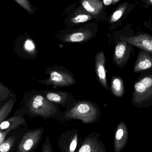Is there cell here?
<instances>
[{
	"label": "cell",
	"instance_id": "obj_13",
	"mask_svg": "<svg viewBox=\"0 0 152 152\" xmlns=\"http://www.w3.org/2000/svg\"><path fill=\"white\" fill-rule=\"evenodd\" d=\"M49 83L57 86H69L75 83V80L70 75L60 71H53L50 73Z\"/></svg>",
	"mask_w": 152,
	"mask_h": 152
},
{
	"label": "cell",
	"instance_id": "obj_18",
	"mask_svg": "<svg viewBox=\"0 0 152 152\" xmlns=\"http://www.w3.org/2000/svg\"><path fill=\"white\" fill-rule=\"evenodd\" d=\"M14 99H10L4 104L0 109V122L5 121L6 117L11 113L15 104Z\"/></svg>",
	"mask_w": 152,
	"mask_h": 152
},
{
	"label": "cell",
	"instance_id": "obj_17",
	"mask_svg": "<svg viewBox=\"0 0 152 152\" xmlns=\"http://www.w3.org/2000/svg\"><path fill=\"white\" fill-rule=\"evenodd\" d=\"M92 35V33L88 31L77 32L68 35L65 40L68 42H80L88 39Z\"/></svg>",
	"mask_w": 152,
	"mask_h": 152
},
{
	"label": "cell",
	"instance_id": "obj_25",
	"mask_svg": "<svg viewBox=\"0 0 152 152\" xmlns=\"http://www.w3.org/2000/svg\"><path fill=\"white\" fill-rule=\"evenodd\" d=\"M15 1L17 2L18 5L23 7L25 10L29 13L32 12V9L29 4V1L27 0H15Z\"/></svg>",
	"mask_w": 152,
	"mask_h": 152
},
{
	"label": "cell",
	"instance_id": "obj_8",
	"mask_svg": "<svg viewBox=\"0 0 152 152\" xmlns=\"http://www.w3.org/2000/svg\"><path fill=\"white\" fill-rule=\"evenodd\" d=\"M131 49L128 43L121 41L118 42L115 48L114 53V63L119 68L125 66L129 58Z\"/></svg>",
	"mask_w": 152,
	"mask_h": 152
},
{
	"label": "cell",
	"instance_id": "obj_26",
	"mask_svg": "<svg viewBox=\"0 0 152 152\" xmlns=\"http://www.w3.org/2000/svg\"><path fill=\"white\" fill-rule=\"evenodd\" d=\"M10 131H11V130L7 129L0 131V145L5 141V138Z\"/></svg>",
	"mask_w": 152,
	"mask_h": 152
},
{
	"label": "cell",
	"instance_id": "obj_23",
	"mask_svg": "<svg viewBox=\"0 0 152 152\" xmlns=\"http://www.w3.org/2000/svg\"><path fill=\"white\" fill-rule=\"evenodd\" d=\"M24 48L26 51L31 53L35 50V44L32 40L28 39L25 42L24 44Z\"/></svg>",
	"mask_w": 152,
	"mask_h": 152
},
{
	"label": "cell",
	"instance_id": "obj_4",
	"mask_svg": "<svg viewBox=\"0 0 152 152\" xmlns=\"http://www.w3.org/2000/svg\"><path fill=\"white\" fill-rule=\"evenodd\" d=\"M44 129L42 127L35 129L26 133L18 145V152H30L40 141Z\"/></svg>",
	"mask_w": 152,
	"mask_h": 152
},
{
	"label": "cell",
	"instance_id": "obj_14",
	"mask_svg": "<svg viewBox=\"0 0 152 152\" xmlns=\"http://www.w3.org/2000/svg\"><path fill=\"white\" fill-rule=\"evenodd\" d=\"M26 122L23 116L20 115H14L13 117L7 120H5L0 124L1 131L10 129L11 130L21 125H25Z\"/></svg>",
	"mask_w": 152,
	"mask_h": 152
},
{
	"label": "cell",
	"instance_id": "obj_20",
	"mask_svg": "<svg viewBox=\"0 0 152 152\" xmlns=\"http://www.w3.org/2000/svg\"><path fill=\"white\" fill-rule=\"evenodd\" d=\"M16 137L11 136L0 145V152H9L15 142Z\"/></svg>",
	"mask_w": 152,
	"mask_h": 152
},
{
	"label": "cell",
	"instance_id": "obj_5",
	"mask_svg": "<svg viewBox=\"0 0 152 152\" xmlns=\"http://www.w3.org/2000/svg\"><path fill=\"white\" fill-rule=\"evenodd\" d=\"M78 152H107L103 141L100 139V134L94 132L86 136Z\"/></svg>",
	"mask_w": 152,
	"mask_h": 152
},
{
	"label": "cell",
	"instance_id": "obj_27",
	"mask_svg": "<svg viewBox=\"0 0 152 152\" xmlns=\"http://www.w3.org/2000/svg\"><path fill=\"white\" fill-rule=\"evenodd\" d=\"M121 0H104L102 2L105 6L111 5H115L116 3L120 2Z\"/></svg>",
	"mask_w": 152,
	"mask_h": 152
},
{
	"label": "cell",
	"instance_id": "obj_9",
	"mask_svg": "<svg viewBox=\"0 0 152 152\" xmlns=\"http://www.w3.org/2000/svg\"><path fill=\"white\" fill-rule=\"evenodd\" d=\"M129 133L128 128L124 121L120 122L115 130L114 138L115 152H120L128 142Z\"/></svg>",
	"mask_w": 152,
	"mask_h": 152
},
{
	"label": "cell",
	"instance_id": "obj_22",
	"mask_svg": "<svg viewBox=\"0 0 152 152\" xmlns=\"http://www.w3.org/2000/svg\"><path fill=\"white\" fill-rule=\"evenodd\" d=\"M10 94L9 90L1 83L0 84V102L7 99Z\"/></svg>",
	"mask_w": 152,
	"mask_h": 152
},
{
	"label": "cell",
	"instance_id": "obj_15",
	"mask_svg": "<svg viewBox=\"0 0 152 152\" xmlns=\"http://www.w3.org/2000/svg\"><path fill=\"white\" fill-rule=\"evenodd\" d=\"M110 91L111 93L117 97H123L125 92L124 83L122 79L119 76H113L112 77Z\"/></svg>",
	"mask_w": 152,
	"mask_h": 152
},
{
	"label": "cell",
	"instance_id": "obj_28",
	"mask_svg": "<svg viewBox=\"0 0 152 152\" xmlns=\"http://www.w3.org/2000/svg\"><path fill=\"white\" fill-rule=\"evenodd\" d=\"M144 2L148 6H152V0H146Z\"/></svg>",
	"mask_w": 152,
	"mask_h": 152
},
{
	"label": "cell",
	"instance_id": "obj_11",
	"mask_svg": "<svg viewBox=\"0 0 152 152\" xmlns=\"http://www.w3.org/2000/svg\"><path fill=\"white\" fill-rule=\"evenodd\" d=\"M105 61V56L103 51H100L97 53L95 58V69L97 77L102 87L107 90L110 91L107 80Z\"/></svg>",
	"mask_w": 152,
	"mask_h": 152
},
{
	"label": "cell",
	"instance_id": "obj_3",
	"mask_svg": "<svg viewBox=\"0 0 152 152\" xmlns=\"http://www.w3.org/2000/svg\"><path fill=\"white\" fill-rule=\"evenodd\" d=\"M27 106L28 114L31 116L38 115L45 119L52 118L58 120L63 114L58 107L42 95L32 97L27 103Z\"/></svg>",
	"mask_w": 152,
	"mask_h": 152
},
{
	"label": "cell",
	"instance_id": "obj_2",
	"mask_svg": "<svg viewBox=\"0 0 152 152\" xmlns=\"http://www.w3.org/2000/svg\"><path fill=\"white\" fill-rule=\"evenodd\" d=\"M132 104L138 108L152 106V72L142 76L133 86Z\"/></svg>",
	"mask_w": 152,
	"mask_h": 152
},
{
	"label": "cell",
	"instance_id": "obj_21",
	"mask_svg": "<svg viewBox=\"0 0 152 152\" xmlns=\"http://www.w3.org/2000/svg\"><path fill=\"white\" fill-rule=\"evenodd\" d=\"M92 17L90 15H86V14H81L75 16L72 19V23H80L84 22H87L89 20L92 19Z\"/></svg>",
	"mask_w": 152,
	"mask_h": 152
},
{
	"label": "cell",
	"instance_id": "obj_16",
	"mask_svg": "<svg viewBox=\"0 0 152 152\" xmlns=\"http://www.w3.org/2000/svg\"><path fill=\"white\" fill-rule=\"evenodd\" d=\"M82 5L86 11L93 15L99 14L103 7V2L99 0L84 1Z\"/></svg>",
	"mask_w": 152,
	"mask_h": 152
},
{
	"label": "cell",
	"instance_id": "obj_1",
	"mask_svg": "<svg viewBox=\"0 0 152 152\" xmlns=\"http://www.w3.org/2000/svg\"><path fill=\"white\" fill-rule=\"evenodd\" d=\"M101 112L99 106L88 101L77 102L72 108L62 114L58 120H77L83 124L97 122L100 120Z\"/></svg>",
	"mask_w": 152,
	"mask_h": 152
},
{
	"label": "cell",
	"instance_id": "obj_7",
	"mask_svg": "<svg viewBox=\"0 0 152 152\" xmlns=\"http://www.w3.org/2000/svg\"><path fill=\"white\" fill-rule=\"evenodd\" d=\"M121 39L152 55V36L150 34L146 33L132 37H121Z\"/></svg>",
	"mask_w": 152,
	"mask_h": 152
},
{
	"label": "cell",
	"instance_id": "obj_24",
	"mask_svg": "<svg viewBox=\"0 0 152 152\" xmlns=\"http://www.w3.org/2000/svg\"><path fill=\"white\" fill-rule=\"evenodd\" d=\"M41 152H54L48 136L46 137Z\"/></svg>",
	"mask_w": 152,
	"mask_h": 152
},
{
	"label": "cell",
	"instance_id": "obj_12",
	"mask_svg": "<svg viewBox=\"0 0 152 152\" xmlns=\"http://www.w3.org/2000/svg\"><path fill=\"white\" fill-rule=\"evenodd\" d=\"M152 68V56L144 50H140L134 64L133 72H143Z\"/></svg>",
	"mask_w": 152,
	"mask_h": 152
},
{
	"label": "cell",
	"instance_id": "obj_6",
	"mask_svg": "<svg viewBox=\"0 0 152 152\" xmlns=\"http://www.w3.org/2000/svg\"><path fill=\"white\" fill-rule=\"evenodd\" d=\"M78 139L79 133L77 130H69L62 133L57 141L61 152H75Z\"/></svg>",
	"mask_w": 152,
	"mask_h": 152
},
{
	"label": "cell",
	"instance_id": "obj_19",
	"mask_svg": "<svg viewBox=\"0 0 152 152\" xmlns=\"http://www.w3.org/2000/svg\"><path fill=\"white\" fill-rule=\"evenodd\" d=\"M128 6V2H125L119 6L111 15L109 22L114 23L117 22L123 15Z\"/></svg>",
	"mask_w": 152,
	"mask_h": 152
},
{
	"label": "cell",
	"instance_id": "obj_10",
	"mask_svg": "<svg viewBox=\"0 0 152 152\" xmlns=\"http://www.w3.org/2000/svg\"><path fill=\"white\" fill-rule=\"evenodd\" d=\"M44 96L52 103L61 105L67 109L72 108L77 103L73 100L70 95L66 92L49 91L45 93Z\"/></svg>",
	"mask_w": 152,
	"mask_h": 152
}]
</instances>
